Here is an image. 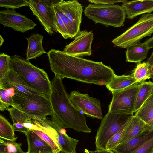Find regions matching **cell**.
Returning <instances> with one entry per match:
<instances>
[{"instance_id":"277c9868","label":"cell","mask_w":153,"mask_h":153,"mask_svg":"<svg viewBox=\"0 0 153 153\" xmlns=\"http://www.w3.org/2000/svg\"><path fill=\"white\" fill-rule=\"evenodd\" d=\"M13 106L31 119L45 120L53 114L49 98L41 95L15 93Z\"/></svg>"},{"instance_id":"7c38bea8","label":"cell","mask_w":153,"mask_h":153,"mask_svg":"<svg viewBox=\"0 0 153 153\" xmlns=\"http://www.w3.org/2000/svg\"><path fill=\"white\" fill-rule=\"evenodd\" d=\"M0 23L14 30L22 33L34 29L36 24L32 20L17 12L14 9L0 11Z\"/></svg>"},{"instance_id":"e0dca14e","label":"cell","mask_w":153,"mask_h":153,"mask_svg":"<svg viewBox=\"0 0 153 153\" xmlns=\"http://www.w3.org/2000/svg\"><path fill=\"white\" fill-rule=\"evenodd\" d=\"M153 137V129H147L136 137L118 145L112 150L115 153H130Z\"/></svg>"},{"instance_id":"4dcf8cb0","label":"cell","mask_w":153,"mask_h":153,"mask_svg":"<svg viewBox=\"0 0 153 153\" xmlns=\"http://www.w3.org/2000/svg\"><path fill=\"white\" fill-rule=\"evenodd\" d=\"M10 56L3 53L0 54V81L2 80L10 69Z\"/></svg>"},{"instance_id":"52a82bcc","label":"cell","mask_w":153,"mask_h":153,"mask_svg":"<svg viewBox=\"0 0 153 153\" xmlns=\"http://www.w3.org/2000/svg\"><path fill=\"white\" fill-rule=\"evenodd\" d=\"M153 33V14H144L138 21L112 42L115 46L127 48Z\"/></svg>"},{"instance_id":"9a60e30c","label":"cell","mask_w":153,"mask_h":153,"mask_svg":"<svg viewBox=\"0 0 153 153\" xmlns=\"http://www.w3.org/2000/svg\"><path fill=\"white\" fill-rule=\"evenodd\" d=\"M0 85H2L7 89L9 88H14L15 93L43 95L47 97L30 87L15 72L11 69L4 78L0 81Z\"/></svg>"},{"instance_id":"44dd1931","label":"cell","mask_w":153,"mask_h":153,"mask_svg":"<svg viewBox=\"0 0 153 153\" xmlns=\"http://www.w3.org/2000/svg\"><path fill=\"white\" fill-rule=\"evenodd\" d=\"M149 49L144 42H140L127 48L125 52L126 61L140 63L147 57Z\"/></svg>"},{"instance_id":"ba28073f","label":"cell","mask_w":153,"mask_h":153,"mask_svg":"<svg viewBox=\"0 0 153 153\" xmlns=\"http://www.w3.org/2000/svg\"><path fill=\"white\" fill-rule=\"evenodd\" d=\"M133 114H113L109 111L102 118L95 137L96 150L105 149L109 139L133 116Z\"/></svg>"},{"instance_id":"ac0fdd59","label":"cell","mask_w":153,"mask_h":153,"mask_svg":"<svg viewBox=\"0 0 153 153\" xmlns=\"http://www.w3.org/2000/svg\"><path fill=\"white\" fill-rule=\"evenodd\" d=\"M28 144L26 153H54L52 148L33 130H29L25 134Z\"/></svg>"},{"instance_id":"7bdbcfd3","label":"cell","mask_w":153,"mask_h":153,"mask_svg":"<svg viewBox=\"0 0 153 153\" xmlns=\"http://www.w3.org/2000/svg\"><path fill=\"white\" fill-rule=\"evenodd\" d=\"M0 153H9L8 152H0Z\"/></svg>"},{"instance_id":"8992f818","label":"cell","mask_w":153,"mask_h":153,"mask_svg":"<svg viewBox=\"0 0 153 153\" xmlns=\"http://www.w3.org/2000/svg\"><path fill=\"white\" fill-rule=\"evenodd\" d=\"M50 120H32L39 129L47 134L58 145L61 151L67 153H76L78 140L69 137L57 117L53 114Z\"/></svg>"},{"instance_id":"6da1fadb","label":"cell","mask_w":153,"mask_h":153,"mask_svg":"<svg viewBox=\"0 0 153 153\" xmlns=\"http://www.w3.org/2000/svg\"><path fill=\"white\" fill-rule=\"evenodd\" d=\"M51 70L62 79L64 78L82 82L106 85L115 75L110 66L68 54L59 50L47 53Z\"/></svg>"},{"instance_id":"ab89813d","label":"cell","mask_w":153,"mask_h":153,"mask_svg":"<svg viewBox=\"0 0 153 153\" xmlns=\"http://www.w3.org/2000/svg\"><path fill=\"white\" fill-rule=\"evenodd\" d=\"M144 43L149 49L153 48V36L147 39Z\"/></svg>"},{"instance_id":"d590c367","label":"cell","mask_w":153,"mask_h":153,"mask_svg":"<svg viewBox=\"0 0 153 153\" xmlns=\"http://www.w3.org/2000/svg\"><path fill=\"white\" fill-rule=\"evenodd\" d=\"M126 0H89L88 1L94 4L98 5L113 4L117 3H124Z\"/></svg>"},{"instance_id":"f6af8a7d","label":"cell","mask_w":153,"mask_h":153,"mask_svg":"<svg viewBox=\"0 0 153 153\" xmlns=\"http://www.w3.org/2000/svg\"></svg>"},{"instance_id":"4fadbf2b","label":"cell","mask_w":153,"mask_h":153,"mask_svg":"<svg viewBox=\"0 0 153 153\" xmlns=\"http://www.w3.org/2000/svg\"><path fill=\"white\" fill-rule=\"evenodd\" d=\"M93 38L92 31H80L75 36L74 40L65 46L63 51L68 54L77 57L90 56Z\"/></svg>"},{"instance_id":"30bf717a","label":"cell","mask_w":153,"mask_h":153,"mask_svg":"<svg viewBox=\"0 0 153 153\" xmlns=\"http://www.w3.org/2000/svg\"><path fill=\"white\" fill-rule=\"evenodd\" d=\"M56 0H29L28 6L45 31L52 35L57 32L54 21L52 6Z\"/></svg>"},{"instance_id":"74e56055","label":"cell","mask_w":153,"mask_h":153,"mask_svg":"<svg viewBox=\"0 0 153 153\" xmlns=\"http://www.w3.org/2000/svg\"><path fill=\"white\" fill-rule=\"evenodd\" d=\"M147 62L149 64L152 77L153 78V52H152L150 56L148 59Z\"/></svg>"},{"instance_id":"1f68e13d","label":"cell","mask_w":153,"mask_h":153,"mask_svg":"<svg viewBox=\"0 0 153 153\" xmlns=\"http://www.w3.org/2000/svg\"><path fill=\"white\" fill-rule=\"evenodd\" d=\"M28 1L27 0H0V7L9 9L18 8L28 6Z\"/></svg>"},{"instance_id":"2e32d148","label":"cell","mask_w":153,"mask_h":153,"mask_svg":"<svg viewBox=\"0 0 153 153\" xmlns=\"http://www.w3.org/2000/svg\"><path fill=\"white\" fill-rule=\"evenodd\" d=\"M121 6L125 11L127 18L132 19L138 15L152 12L153 0L127 1Z\"/></svg>"},{"instance_id":"3957f363","label":"cell","mask_w":153,"mask_h":153,"mask_svg":"<svg viewBox=\"0 0 153 153\" xmlns=\"http://www.w3.org/2000/svg\"><path fill=\"white\" fill-rule=\"evenodd\" d=\"M10 67L30 87L49 97L51 82L44 70L18 55L10 57Z\"/></svg>"},{"instance_id":"e575fe53","label":"cell","mask_w":153,"mask_h":153,"mask_svg":"<svg viewBox=\"0 0 153 153\" xmlns=\"http://www.w3.org/2000/svg\"><path fill=\"white\" fill-rule=\"evenodd\" d=\"M130 153H153V137Z\"/></svg>"},{"instance_id":"8fae6325","label":"cell","mask_w":153,"mask_h":153,"mask_svg":"<svg viewBox=\"0 0 153 153\" xmlns=\"http://www.w3.org/2000/svg\"><path fill=\"white\" fill-rule=\"evenodd\" d=\"M69 97L72 104L79 111L93 118H103L101 104L98 99L76 91H71Z\"/></svg>"},{"instance_id":"8d00e7d4","label":"cell","mask_w":153,"mask_h":153,"mask_svg":"<svg viewBox=\"0 0 153 153\" xmlns=\"http://www.w3.org/2000/svg\"><path fill=\"white\" fill-rule=\"evenodd\" d=\"M85 152L87 153H115L112 150L105 149H99L95 151H89L86 150Z\"/></svg>"},{"instance_id":"7a4b0ae2","label":"cell","mask_w":153,"mask_h":153,"mask_svg":"<svg viewBox=\"0 0 153 153\" xmlns=\"http://www.w3.org/2000/svg\"><path fill=\"white\" fill-rule=\"evenodd\" d=\"M49 99L53 114L64 128H71L79 132H91L87 124L84 114L77 110L72 104L62 79L56 75L51 81Z\"/></svg>"},{"instance_id":"836d02e7","label":"cell","mask_w":153,"mask_h":153,"mask_svg":"<svg viewBox=\"0 0 153 153\" xmlns=\"http://www.w3.org/2000/svg\"><path fill=\"white\" fill-rule=\"evenodd\" d=\"M7 152L9 153H26L22 149L21 143H17L16 141L5 140Z\"/></svg>"},{"instance_id":"f546056e","label":"cell","mask_w":153,"mask_h":153,"mask_svg":"<svg viewBox=\"0 0 153 153\" xmlns=\"http://www.w3.org/2000/svg\"><path fill=\"white\" fill-rule=\"evenodd\" d=\"M6 89L2 85H0V110L2 111L7 110L10 106H13V97L9 96L6 94Z\"/></svg>"},{"instance_id":"5bb4252c","label":"cell","mask_w":153,"mask_h":153,"mask_svg":"<svg viewBox=\"0 0 153 153\" xmlns=\"http://www.w3.org/2000/svg\"><path fill=\"white\" fill-rule=\"evenodd\" d=\"M57 4L67 17L76 36L80 31L83 6L76 0H59Z\"/></svg>"},{"instance_id":"83f0119b","label":"cell","mask_w":153,"mask_h":153,"mask_svg":"<svg viewBox=\"0 0 153 153\" xmlns=\"http://www.w3.org/2000/svg\"><path fill=\"white\" fill-rule=\"evenodd\" d=\"M7 110L13 123V127L23 126L25 123L32 122V119L29 116L14 107L9 108Z\"/></svg>"},{"instance_id":"7402d4cb","label":"cell","mask_w":153,"mask_h":153,"mask_svg":"<svg viewBox=\"0 0 153 153\" xmlns=\"http://www.w3.org/2000/svg\"><path fill=\"white\" fill-rule=\"evenodd\" d=\"M137 83H138L131 74L117 75L115 74L105 86L112 93L122 90Z\"/></svg>"},{"instance_id":"f35d334b","label":"cell","mask_w":153,"mask_h":153,"mask_svg":"<svg viewBox=\"0 0 153 153\" xmlns=\"http://www.w3.org/2000/svg\"><path fill=\"white\" fill-rule=\"evenodd\" d=\"M6 94L8 96L13 97L15 94V89L13 88H9L6 89Z\"/></svg>"},{"instance_id":"484cf974","label":"cell","mask_w":153,"mask_h":153,"mask_svg":"<svg viewBox=\"0 0 153 153\" xmlns=\"http://www.w3.org/2000/svg\"><path fill=\"white\" fill-rule=\"evenodd\" d=\"M14 131L10 123L4 117L0 115V137L4 140L16 141Z\"/></svg>"},{"instance_id":"603a6c76","label":"cell","mask_w":153,"mask_h":153,"mask_svg":"<svg viewBox=\"0 0 153 153\" xmlns=\"http://www.w3.org/2000/svg\"><path fill=\"white\" fill-rule=\"evenodd\" d=\"M153 93V82L145 81L140 83L136 98L134 112H136Z\"/></svg>"},{"instance_id":"f1b7e54d","label":"cell","mask_w":153,"mask_h":153,"mask_svg":"<svg viewBox=\"0 0 153 153\" xmlns=\"http://www.w3.org/2000/svg\"><path fill=\"white\" fill-rule=\"evenodd\" d=\"M131 118L125 125L108 140L106 145V149L112 150L118 145L127 127Z\"/></svg>"},{"instance_id":"d6a6232c","label":"cell","mask_w":153,"mask_h":153,"mask_svg":"<svg viewBox=\"0 0 153 153\" xmlns=\"http://www.w3.org/2000/svg\"><path fill=\"white\" fill-rule=\"evenodd\" d=\"M47 143L55 153H59L61 149L56 143L45 132L41 129L32 130Z\"/></svg>"},{"instance_id":"60d3db41","label":"cell","mask_w":153,"mask_h":153,"mask_svg":"<svg viewBox=\"0 0 153 153\" xmlns=\"http://www.w3.org/2000/svg\"><path fill=\"white\" fill-rule=\"evenodd\" d=\"M146 123L150 127L153 128V119Z\"/></svg>"},{"instance_id":"d4e9b609","label":"cell","mask_w":153,"mask_h":153,"mask_svg":"<svg viewBox=\"0 0 153 153\" xmlns=\"http://www.w3.org/2000/svg\"><path fill=\"white\" fill-rule=\"evenodd\" d=\"M131 75L138 83L152 78L149 65L147 62L138 63Z\"/></svg>"},{"instance_id":"b9f144b4","label":"cell","mask_w":153,"mask_h":153,"mask_svg":"<svg viewBox=\"0 0 153 153\" xmlns=\"http://www.w3.org/2000/svg\"><path fill=\"white\" fill-rule=\"evenodd\" d=\"M0 46H1L4 42V39L1 35H0Z\"/></svg>"},{"instance_id":"4316f807","label":"cell","mask_w":153,"mask_h":153,"mask_svg":"<svg viewBox=\"0 0 153 153\" xmlns=\"http://www.w3.org/2000/svg\"><path fill=\"white\" fill-rule=\"evenodd\" d=\"M59 0H56L53 4L52 7L53 13L54 21L57 32L60 33L65 39L69 38L68 31L60 15L59 8L57 3Z\"/></svg>"},{"instance_id":"d6986e66","label":"cell","mask_w":153,"mask_h":153,"mask_svg":"<svg viewBox=\"0 0 153 153\" xmlns=\"http://www.w3.org/2000/svg\"><path fill=\"white\" fill-rule=\"evenodd\" d=\"M149 129L153 128L149 127L141 119L133 115L130 119L127 127L118 145L136 137Z\"/></svg>"},{"instance_id":"ee69618b","label":"cell","mask_w":153,"mask_h":153,"mask_svg":"<svg viewBox=\"0 0 153 153\" xmlns=\"http://www.w3.org/2000/svg\"><path fill=\"white\" fill-rule=\"evenodd\" d=\"M58 153H67L64 152H62L61 151L59 152Z\"/></svg>"},{"instance_id":"5b68a950","label":"cell","mask_w":153,"mask_h":153,"mask_svg":"<svg viewBox=\"0 0 153 153\" xmlns=\"http://www.w3.org/2000/svg\"><path fill=\"white\" fill-rule=\"evenodd\" d=\"M84 13L95 24L100 23L107 27L123 26L126 15L125 10L121 6L114 4H89L85 7Z\"/></svg>"},{"instance_id":"9c48e42d","label":"cell","mask_w":153,"mask_h":153,"mask_svg":"<svg viewBox=\"0 0 153 153\" xmlns=\"http://www.w3.org/2000/svg\"><path fill=\"white\" fill-rule=\"evenodd\" d=\"M139 84L137 83L122 90L112 93L108 111L114 114H133Z\"/></svg>"},{"instance_id":"cb8c5ba5","label":"cell","mask_w":153,"mask_h":153,"mask_svg":"<svg viewBox=\"0 0 153 153\" xmlns=\"http://www.w3.org/2000/svg\"><path fill=\"white\" fill-rule=\"evenodd\" d=\"M134 116L146 123L153 119V93L136 112Z\"/></svg>"},{"instance_id":"ffe728a7","label":"cell","mask_w":153,"mask_h":153,"mask_svg":"<svg viewBox=\"0 0 153 153\" xmlns=\"http://www.w3.org/2000/svg\"><path fill=\"white\" fill-rule=\"evenodd\" d=\"M43 36L39 34H34L26 38L28 44L27 51L26 59H35L46 52L43 48Z\"/></svg>"}]
</instances>
